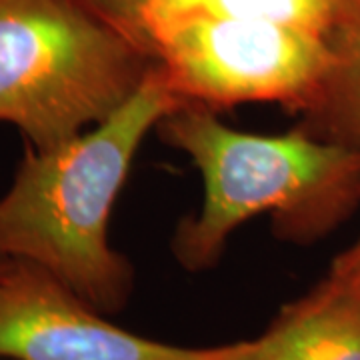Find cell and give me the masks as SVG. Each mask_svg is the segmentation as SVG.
<instances>
[{"label": "cell", "mask_w": 360, "mask_h": 360, "mask_svg": "<svg viewBox=\"0 0 360 360\" xmlns=\"http://www.w3.org/2000/svg\"><path fill=\"white\" fill-rule=\"evenodd\" d=\"M0 360H11V359H0Z\"/></svg>", "instance_id": "obj_12"}, {"label": "cell", "mask_w": 360, "mask_h": 360, "mask_svg": "<svg viewBox=\"0 0 360 360\" xmlns=\"http://www.w3.org/2000/svg\"><path fill=\"white\" fill-rule=\"evenodd\" d=\"M8 262V258H4V257H0V270L4 269V264Z\"/></svg>", "instance_id": "obj_11"}, {"label": "cell", "mask_w": 360, "mask_h": 360, "mask_svg": "<svg viewBox=\"0 0 360 360\" xmlns=\"http://www.w3.org/2000/svg\"><path fill=\"white\" fill-rule=\"evenodd\" d=\"M94 13L148 46L144 37V13L150 0H82ZM150 51V49H148Z\"/></svg>", "instance_id": "obj_9"}, {"label": "cell", "mask_w": 360, "mask_h": 360, "mask_svg": "<svg viewBox=\"0 0 360 360\" xmlns=\"http://www.w3.org/2000/svg\"><path fill=\"white\" fill-rule=\"evenodd\" d=\"M144 34L172 94L214 112L274 103L302 115L330 65L326 39L269 20L188 14Z\"/></svg>", "instance_id": "obj_4"}, {"label": "cell", "mask_w": 360, "mask_h": 360, "mask_svg": "<svg viewBox=\"0 0 360 360\" xmlns=\"http://www.w3.org/2000/svg\"><path fill=\"white\" fill-rule=\"evenodd\" d=\"M234 360H360V288L326 278Z\"/></svg>", "instance_id": "obj_6"}, {"label": "cell", "mask_w": 360, "mask_h": 360, "mask_svg": "<svg viewBox=\"0 0 360 360\" xmlns=\"http://www.w3.org/2000/svg\"><path fill=\"white\" fill-rule=\"evenodd\" d=\"M243 345L193 348L144 338L106 321L32 262L8 258L0 270V359L234 360Z\"/></svg>", "instance_id": "obj_5"}, {"label": "cell", "mask_w": 360, "mask_h": 360, "mask_svg": "<svg viewBox=\"0 0 360 360\" xmlns=\"http://www.w3.org/2000/svg\"><path fill=\"white\" fill-rule=\"evenodd\" d=\"M352 4L354 0H150L144 13V30L156 20L212 14L269 20L328 39Z\"/></svg>", "instance_id": "obj_8"}, {"label": "cell", "mask_w": 360, "mask_h": 360, "mask_svg": "<svg viewBox=\"0 0 360 360\" xmlns=\"http://www.w3.org/2000/svg\"><path fill=\"white\" fill-rule=\"evenodd\" d=\"M156 130L202 176L200 212L172 238L186 270L214 266L232 232L255 217L269 214L281 238L307 245L360 202L359 146L322 141L302 127L284 134L236 130L196 103L176 104Z\"/></svg>", "instance_id": "obj_2"}, {"label": "cell", "mask_w": 360, "mask_h": 360, "mask_svg": "<svg viewBox=\"0 0 360 360\" xmlns=\"http://www.w3.org/2000/svg\"><path fill=\"white\" fill-rule=\"evenodd\" d=\"M153 52L82 0H0V122L46 150L124 104Z\"/></svg>", "instance_id": "obj_3"}, {"label": "cell", "mask_w": 360, "mask_h": 360, "mask_svg": "<svg viewBox=\"0 0 360 360\" xmlns=\"http://www.w3.org/2000/svg\"><path fill=\"white\" fill-rule=\"evenodd\" d=\"M326 278L360 288V238L348 250H345L342 255L335 258Z\"/></svg>", "instance_id": "obj_10"}, {"label": "cell", "mask_w": 360, "mask_h": 360, "mask_svg": "<svg viewBox=\"0 0 360 360\" xmlns=\"http://www.w3.org/2000/svg\"><path fill=\"white\" fill-rule=\"evenodd\" d=\"M176 104L153 65L103 122L46 150L28 146L0 196V257L44 269L101 312L122 309L132 266L110 245L108 220L142 141Z\"/></svg>", "instance_id": "obj_1"}, {"label": "cell", "mask_w": 360, "mask_h": 360, "mask_svg": "<svg viewBox=\"0 0 360 360\" xmlns=\"http://www.w3.org/2000/svg\"><path fill=\"white\" fill-rule=\"evenodd\" d=\"M326 42L330 65L298 127L322 141L360 148V0Z\"/></svg>", "instance_id": "obj_7"}]
</instances>
